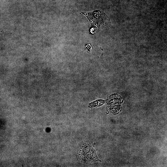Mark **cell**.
Masks as SVG:
<instances>
[{
    "mask_svg": "<svg viewBox=\"0 0 167 167\" xmlns=\"http://www.w3.org/2000/svg\"><path fill=\"white\" fill-rule=\"evenodd\" d=\"M77 154L82 160L85 162L100 161L97 156L95 150L88 141H83L79 144Z\"/></svg>",
    "mask_w": 167,
    "mask_h": 167,
    "instance_id": "6da1fadb",
    "label": "cell"
}]
</instances>
